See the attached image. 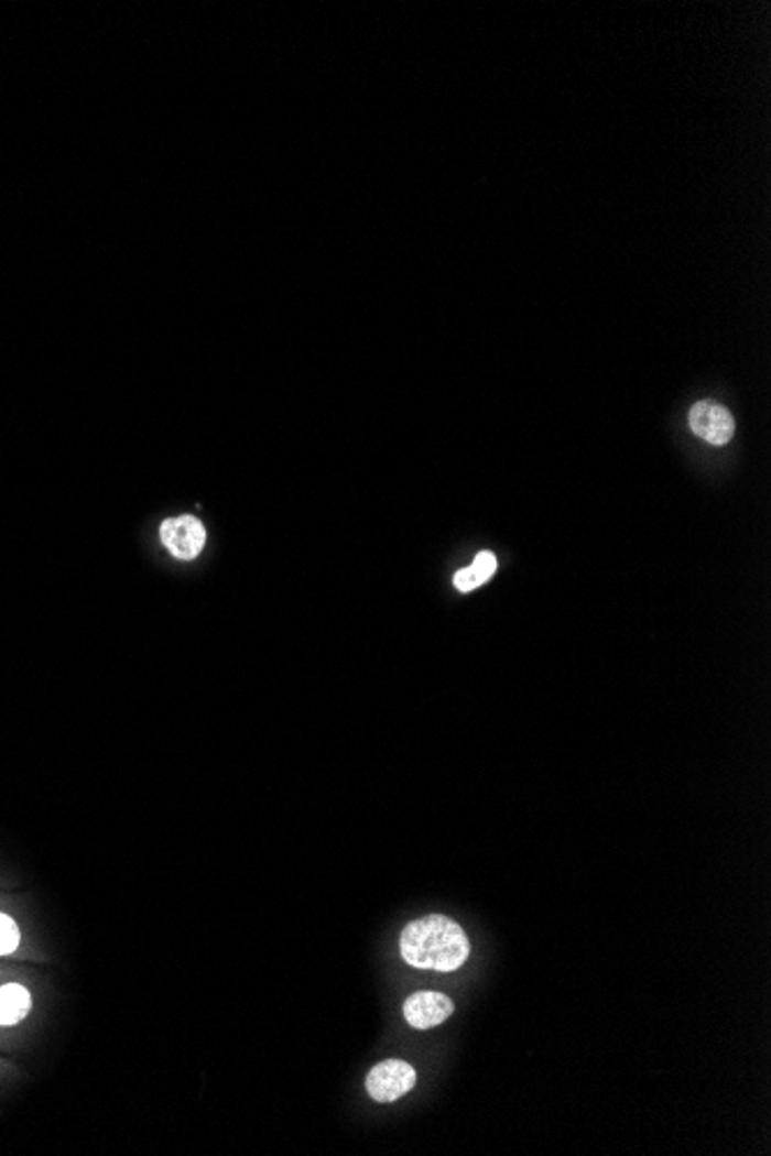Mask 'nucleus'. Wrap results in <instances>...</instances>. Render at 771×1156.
<instances>
[{
	"label": "nucleus",
	"instance_id": "f257e3e1",
	"mask_svg": "<svg viewBox=\"0 0 771 1156\" xmlns=\"http://www.w3.org/2000/svg\"><path fill=\"white\" fill-rule=\"evenodd\" d=\"M400 956L416 970L455 972L469 958V939L460 924L444 914H427L400 933Z\"/></svg>",
	"mask_w": 771,
	"mask_h": 1156
},
{
	"label": "nucleus",
	"instance_id": "f03ea898",
	"mask_svg": "<svg viewBox=\"0 0 771 1156\" xmlns=\"http://www.w3.org/2000/svg\"><path fill=\"white\" fill-rule=\"evenodd\" d=\"M416 1069L404 1059H383L366 1078V1090L377 1103H393L416 1086Z\"/></svg>",
	"mask_w": 771,
	"mask_h": 1156
},
{
	"label": "nucleus",
	"instance_id": "0eeeda50",
	"mask_svg": "<svg viewBox=\"0 0 771 1156\" xmlns=\"http://www.w3.org/2000/svg\"><path fill=\"white\" fill-rule=\"evenodd\" d=\"M497 572V557L492 552H480L469 568L457 570L453 577V585L457 591L469 593L476 587L486 585L490 577Z\"/></svg>",
	"mask_w": 771,
	"mask_h": 1156
},
{
	"label": "nucleus",
	"instance_id": "20e7f679",
	"mask_svg": "<svg viewBox=\"0 0 771 1156\" xmlns=\"http://www.w3.org/2000/svg\"><path fill=\"white\" fill-rule=\"evenodd\" d=\"M160 536L164 547L172 552L176 559L189 561L199 557V552L204 549L206 528L197 517L181 515L174 520H166L160 528Z\"/></svg>",
	"mask_w": 771,
	"mask_h": 1156
},
{
	"label": "nucleus",
	"instance_id": "6e6552de",
	"mask_svg": "<svg viewBox=\"0 0 771 1156\" xmlns=\"http://www.w3.org/2000/svg\"><path fill=\"white\" fill-rule=\"evenodd\" d=\"M21 945V933L12 917L0 912V956H10Z\"/></svg>",
	"mask_w": 771,
	"mask_h": 1156
},
{
	"label": "nucleus",
	"instance_id": "423d86ee",
	"mask_svg": "<svg viewBox=\"0 0 771 1156\" xmlns=\"http://www.w3.org/2000/svg\"><path fill=\"white\" fill-rule=\"evenodd\" d=\"M31 993L21 983L0 985V1025H17L29 1016Z\"/></svg>",
	"mask_w": 771,
	"mask_h": 1156
},
{
	"label": "nucleus",
	"instance_id": "39448f33",
	"mask_svg": "<svg viewBox=\"0 0 771 1156\" xmlns=\"http://www.w3.org/2000/svg\"><path fill=\"white\" fill-rule=\"evenodd\" d=\"M402 1011H404V1021L409 1027L432 1029V1027H439L442 1023H446L453 1016L455 1006L444 993L419 991L404 1000Z\"/></svg>",
	"mask_w": 771,
	"mask_h": 1156
},
{
	"label": "nucleus",
	"instance_id": "7ed1b4c3",
	"mask_svg": "<svg viewBox=\"0 0 771 1156\" xmlns=\"http://www.w3.org/2000/svg\"><path fill=\"white\" fill-rule=\"evenodd\" d=\"M688 425L695 437L712 446H726L735 435V418L726 406L714 400H701L691 406Z\"/></svg>",
	"mask_w": 771,
	"mask_h": 1156
}]
</instances>
